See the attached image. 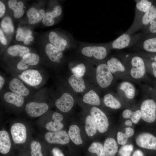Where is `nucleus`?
<instances>
[{
  "label": "nucleus",
  "instance_id": "obj_1",
  "mask_svg": "<svg viewBox=\"0 0 156 156\" xmlns=\"http://www.w3.org/2000/svg\"><path fill=\"white\" fill-rule=\"evenodd\" d=\"M77 47L83 58L98 63L105 60L111 50L108 42L93 44L80 42L78 43Z\"/></svg>",
  "mask_w": 156,
  "mask_h": 156
},
{
  "label": "nucleus",
  "instance_id": "obj_2",
  "mask_svg": "<svg viewBox=\"0 0 156 156\" xmlns=\"http://www.w3.org/2000/svg\"><path fill=\"white\" fill-rule=\"evenodd\" d=\"M8 71L12 76L18 78L30 87L39 88L45 82V77L42 70L30 68L21 71L10 69Z\"/></svg>",
  "mask_w": 156,
  "mask_h": 156
},
{
  "label": "nucleus",
  "instance_id": "obj_3",
  "mask_svg": "<svg viewBox=\"0 0 156 156\" xmlns=\"http://www.w3.org/2000/svg\"><path fill=\"white\" fill-rule=\"evenodd\" d=\"M144 38L142 33L131 35L125 32L108 43L111 49H121L135 46Z\"/></svg>",
  "mask_w": 156,
  "mask_h": 156
},
{
  "label": "nucleus",
  "instance_id": "obj_4",
  "mask_svg": "<svg viewBox=\"0 0 156 156\" xmlns=\"http://www.w3.org/2000/svg\"><path fill=\"white\" fill-rule=\"evenodd\" d=\"M49 37L51 43L62 51L77 47L78 43L71 34L62 36L53 31L50 32Z\"/></svg>",
  "mask_w": 156,
  "mask_h": 156
},
{
  "label": "nucleus",
  "instance_id": "obj_5",
  "mask_svg": "<svg viewBox=\"0 0 156 156\" xmlns=\"http://www.w3.org/2000/svg\"><path fill=\"white\" fill-rule=\"evenodd\" d=\"M99 62L96 68V79L99 86L102 88L109 87L112 83L113 76L106 61Z\"/></svg>",
  "mask_w": 156,
  "mask_h": 156
},
{
  "label": "nucleus",
  "instance_id": "obj_6",
  "mask_svg": "<svg viewBox=\"0 0 156 156\" xmlns=\"http://www.w3.org/2000/svg\"><path fill=\"white\" fill-rule=\"evenodd\" d=\"M126 60L129 64L131 68L130 74L135 79H139L144 75L146 72V62L144 59L138 55L127 56Z\"/></svg>",
  "mask_w": 156,
  "mask_h": 156
},
{
  "label": "nucleus",
  "instance_id": "obj_7",
  "mask_svg": "<svg viewBox=\"0 0 156 156\" xmlns=\"http://www.w3.org/2000/svg\"><path fill=\"white\" fill-rule=\"evenodd\" d=\"M8 90L19 94L24 97H27L31 94L29 86L20 79L12 76L7 80L6 83Z\"/></svg>",
  "mask_w": 156,
  "mask_h": 156
},
{
  "label": "nucleus",
  "instance_id": "obj_8",
  "mask_svg": "<svg viewBox=\"0 0 156 156\" xmlns=\"http://www.w3.org/2000/svg\"><path fill=\"white\" fill-rule=\"evenodd\" d=\"M141 118L148 123L154 122L156 120V103L153 99L144 101L140 107Z\"/></svg>",
  "mask_w": 156,
  "mask_h": 156
},
{
  "label": "nucleus",
  "instance_id": "obj_9",
  "mask_svg": "<svg viewBox=\"0 0 156 156\" xmlns=\"http://www.w3.org/2000/svg\"><path fill=\"white\" fill-rule=\"evenodd\" d=\"M90 113L95 123L98 131L102 133L106 132L108 129L109 123L105 114L99 108L95 106L91 108Z\"/></svg>",
  "mask_w": 156,
  "mask_h": 156
},
{
  "label": "nucleus",
  "instance_id": "obj_10",
  "mask_svg": "<svg viewBox=\"0 0 156 156\" xmlns=\"http://www.w3.org/2000/svg\"><path fill=\"white\" fill-rule=\"evenodd\" d=\"M40 61L39 55L35 53H27L24 55L17 63L15 67L10 69L21 71L29 69V67L35 66L38 64Z\"/></svg>",
  "mask_w": 156,
  "mask_h": 156
},
{
  "label": "nucleus",
  "instance_id": "obj_11",
  "mask_svg": "<svg viewBox=\"0 0 156 156\" xmlns=\"http://www.w3.org/2000/svg\"><path fill=\"white\" fill-rule=\"evenodd\" d=\"M49 109L48 104L45 102L31 101L25 106L26 112L30 116L36 118L39 117L47 112Z\"/></svg>",
  "mask_w": 156,
  "mask_h": 156
},
{
  "label": "nucleus",
  "instance_id": "obj_12",
  "mask_svg": "<svg viewBox=\"0 0 156 156\" xmlns=\"http://www.w3.org/2000/svg\"><path fill=\"white\" fill-rule=\"evenodd\" d=\"M44 138L47 142L52 144L64 145L70 141L68 134L64 130L47 132L45 134Z\"/></svg>",
  "mask_w": 156,
  "mask_h": 156
},
{
  "label": "nucleus",
  "instance_id": "obj_13",
  "mask_svg": "<svg viewBox=\"0 0 156 156\" xmlns=\"http://www.w3.org/2000/svg\"><path fill=\"white\" fill-rule=\"evenodd\" d=\"M135 8L133 21L130 27L127 30L132 29L142 17L146 12L152 4V2L148 0H135Z\"/></svg>",
  "mask_w": 156,
  "mask_h": 156
},
{
  "label": "nucleus",
  "instance_id": "obj_14",
  "mask_svg": "<svg viewBox=\"0 0 156 156\" xmlns=\"http://www.w3.org/2000/svg\"><path fill=\"white\" fill-rule=\"evenodd\" d=\"M10 132L12 140L16 143L22 144L26 142L27 129L23 123L17 122L14 124L11 127Z\"/></svg>",
  "mask_w": 156,
  "mask_h": 156
},
{
  "label": "nucleus",
  "instance_id": "obj_15",
  "mask_svg": "<svg viewBox=\"0 0 156 156\" xmlns=\"http://www.w3.org/2000/svg\"><path fill=\"white\" fill-rule=\"evenodd\" d=\"M156 13V6L152 4L135 26L131 29L127 30L125 32L131 35L138 31L142 29L149 24Z\"/></svg>",
  "mask_w": 156,
  "mask_h": 156
},
{
  "label": "nucleus",
  "instance_id": "obj_16",
  "mask_svg": "<svg viewBox=\"0 0 156 156\" xmlns=\"http://www.w3.org/2000/svg\"><path fill=\"white\" fill-rule=\"evenodd\" d=\"M135 141L140 147L156 150V137L151 133L146 132L140 133L137 137Z\"/></svg>",
  "mask_w": 156,
  "mask_h": 156
},
{
  "label": "nucleus",
  "instance_id": "obj_17",
  "mask_svg": "<svg viewBox=\"0 0 156 156\" xmlns=\"http://www.w3.org/2000/svg\"><path fill=\"white\" fill-rule=\"evenodd\" d=\"M74 100L72 96L69 93H63L55 101L56 107L61 112L67 113L70 111L73 106Z\"/></svg>",
  "mask_w": 156,
  "mask_h": 156
},
{
  "label": "nucleus",
  "instance_id": "obj_18",
  "mask_svg": "<svg viewBox=\"0 0 156 156\" xmlns=\"http://www.w3.org/2000/svg\"><path fill=\"white\" fill-rule=\"evenodd\" d=\"M1 92L3 99L6 103L18 107L22 106L24 104L25 97L23 96L9 90Z\"/></svg>",
  "mask_w": 156,
  "mask_h": 156
},
{
  "label": "nucleus",
  "instance_id": "obj_19",
  "mask_svg": "<svg viewBox=\"0 0 156 156\" xmlns=\"http://www.w3.org/2000/svg\"><path fill=\"white\" fill-rule=\"evenodd\" d=\"M45 49L46 54L51 61L55 64L62 62L64 57L62 51L50 43L46 45Z\"/></svg>",
  "mask_w": 156,
  "mask_h": 156
},
{
  "label": "nucleus",
  "instance_id": "obj_20",
  "mask_svg": "<svg viewBox=\"0 0 156 156\" xmlns=\"http://www.w3.org/2000/svg\"><path fill=\"white\" fill-rule=\"evenodd\" d=\"M62 12V8L60 5L55 6L51 11L44 14L43 18V23L47 26L53 25L55 23V19L61 15Z\"/></svg>",
  "mask_w": 156,
  "mask_h": 156
},
{
  "label": "nucleus",
  "instance_id": "obj_21",
  "mask_svg": "<svg viewBox=\"0 0 156 156\" xmlns=\"http://www.w3.org/2000/svg\"><path fill=\"white\" fill-rule=\"evenodd\" d=\"M52 118L53 121L47 123L45 125L46 129L52 132L61 130L64 127L63 124L61 122L63 119V115L58 112H55L52 115Z\"/></svg>",
  "mask_w": 156,
  "mask_h": 156
},
{
  "label": "nucleus",
  "instance_id": "obj_22",
  "mask_svg": "<svg viewBox=\"0 0 156 156\" xmlns=\"http://www.w3.org/2000/svg\"><path fill=\"white\" fill-rule=\"evenodd\" d=\"M68 81L72 89L77 93H82L86 89L85 81L79 75L73 74L69 77Z\"/></svg>",
  "mask_w": 156,
  "mask_h": 156
},
{
  "label": "nucleus",
  "instance_id": "obj_23",
  "mask_svg": "<svg viewBox=\"0 0 156 156\" xmlns=\"http://www.w3.org/2000/svg\"><path fill=\"white\" fill-rule=\"evenodd\" d=\"M135 47L148 52H156V37L143 39L136 44Z\"/></svg>",
  "mask_w": 156,
  "mask_h": 156
},
{
  "label": "nucleus",
  "instance_id": "obj_24",
  "mask_svg": "<svg viewBox=\"0 0 156 156\" xmlns=\"http://www.w3.org/2000/svg\"><path fill=\"white\" fill-rule=\"evenodd\" d=\"M106 63L112 73L123 72L125 70V68L122 62L118 57L112 56L107 59Z\"/></svg>",
  "mask_w": 156,
  "mask_h": 156
},
{
  "label": "nucleus",
  "instance_id": "obj_25",
  "mask_svg": "<svg viewBox=\"0 0 156 156\" xmlns=\"http://www.w3.org/2000/svg\"><path fill=\"white\" fill-rule=\"evenodd\" d=\"M11 143L8 132L5 130L0 131V152L5 154L9 152L11 149Z\"/></svg>",
  "mask_w": 156,
  "mask_h": 156
},
{
  "label": "nucleus",
  "instance_id": "obj_26",
  "mask_svg": "<svg viewBox=\"0 0 156 156\" xmlns=\"http://www.w3.org/2000/svg\"><path fill=\"white\" fill-rule=\"evenodd\" d=\"M44 13L43 9L38 10L34 8H30L27 12L29 23L31 24L38 23L43 18Z\"/></svg>",
  "mask_w": 156,
  "mask_h": 156
},
{
  "label": "nucleus",
  "instance_id": "obj_27",
  "mask_svg": "<svg viewBox=\"0 0 156 156\" xmlns=\"http://www.w3.org/2000/svg\"><path fill=\"white\" fill-rule=\"evenodd\" d=\"M30 52L27 47L16 45L9 47L7 50L8 54L13 57H20L21 58L26 54Z\"/></svg>",
  "mask_w": 156,
  "mask_h": 156
},
{
  "label": "nucleus",
  "instance_id": "obj_28",
  "mask_svg": "<svg viewBox=\"0 0 156 156\" xmlns=\"http://www.w3.org/2000/svg\"><path fill=\"white\" fill-rule=\"evenodd\" d=\"M103 147L105 156H114L118 149L116 141L112 138H108L106 139Z\"/></svg>",
  "mask_w": 156,
  "mask_h": 156
},
{
  "label": "nucleus",
  "instance_id": "obj_29",
  "mask_svg": "<svg viewBox=\"0 0 156 156\" xmlns=\"http://www.w3.org/2000/svg\"><path fill=\"white\" fill-rule=\"evenodd\" d=\"M83 101L84 103L91 105L97 106L101 104L99 96L92 90H90L84 94Z\"/></svg>",
  "mask_w": 156,
  "mask_h": 156
},
{
  "label": "nucleus",
  "instance_id": "obj_30",
  "mask_svg": "<svg viewBox=\"0 0 156 156\" xmlns=\"http://www.w3.org/2000/svg\"><path fill=\"white\" fill-rule=\"evenodd\" d=\"M8 5L13 10L14 16L15 18H19L24 14V4L22 1H19L17 2L16 0H10L8 2Z\"/></svg>",
  "mask_w": 156,
  "mask_h": 156
},
{
  "label": "nucleus",
  "instance_id": "obj_31",
  "mask_svg": "<svg viewBox=\"0 0 156 156\" xmlns=\"http://www.w3.org/2000/svg\"><path fill=\"white\" fill-rule=\"evenodd\" d=\"M68 134L70 139L75 144L79 145L82 144L80 129L77 125H71L69 127Z\"/></svg>",
  "mask_w": 156,
  "mask_h": 156
},
{
  "label": "nucleus",
  "instance_id": "obj_32",
  "mask_svg": "<svg viewBox=\"0 0 156 156\" xmlns=\"http://www.w3.org/2000/svg\"><path fill=\"white\" fill-rule=\"evenodd\" d=\"M31 32L29 30L25 31L20 28L17 29L16 39L17 41H23L25 44H28L30 41L34 40L33 37L31 35Z\"/></svg>",
  "mask_w": 156,
  "mask_h": 156
},
{
  "label": "nucleus",
  "instance_id": "obj_33",
  "mask_svg": "<svg viewBox=\"0 0 156 156\" xmlns=\"http://www.w3.org/2000/svg\"><path fill=\"white\" fill-rule=\"evenodd\" d=\"M119 88L124 92L125 96L128 99H131L134 98L135 90L134 86L130 82L127 81L122 82L120 85Z\"/></svg>",
  "mask_w": 156,
  "mask_h": 156
},
{
  "label": "nucleus",
  "instance_id": "obj_34",
  "mask_svg": "<svg viewBox=\"0 0 156 156\" xmlns=\"http://www.w3.org/2000/svg\"><path fill=\"white\" fill-rule=\"evenodd\" d=\"M103 101L106 106L113 109H118L121 106L120 101L111 94L108 93L105 95Z\"/></svg>",
  "mask_w": 156,
  "mask_h": 156
},
{
  "label": "nucleus",
  "instance_id": "obj_35",
  "mask_svg": "<svg viewBox=\"0 0 156 156\" xmlns=\"http://www.w3.org/2000/svg\"><path fill=\"white\" fill-rule=\"evenodd\" d=\"M85 130L88 135L93 136L97 132V127L94 120L91 115L87 116L85 119Z\"/></svg>",
  "mask_w": 156,
  "mask_h": 156
},
{
  "label": "nucleus",
  "instance_id": "obj_36",
  "mask_svg": "<svg viewBox=\"0 0 156 156\" xmlns=\"http://www.w3.org/2000/svg\"><path fill=\"white\" fill-rule=\"evenodd\" d=\"M89 152L95 153L97 156H105L103 146L98 142H93L88 148Z\"/></svg>",
  "mask_w": 156,
  "mask_h": 156
},
{
  "label": "nucleus",
  "instance_id": "obj_37",
  "mask_svg": "<svg viewBox=\"0 0 156 156\" xmlns=\"http://www.w3.org/2000/svg\"><path fill=\"white\" fill-rule=\"evenodd\" d=\"M86 63L80 62L75 63L71 68L73 74L79 75L81 77L83 76L86 72Z\"/></svg>",
  "mask_w": 156,
  "mask_h": 156
},
{
  "label": "nucleus",
  "instance_id": "obj_38",
  "mask_svg": "<svg viewBox=\"0 0 156 156\" xmlns=\"http://www.w3.org/2000/svg\"><path fill=\"white\" fill-rule=\"evenodd\" d=\"M1 26L3 30L7 34H10L13 32L14 27L11 18L9 17L4 18L1 21Z\"/></svg>",
  "mask_w": 156,
  "mask_h": 156
},
{
  "label": "nucleus",
  "instance_id": "obj_39",
  "mask_svg": "<svg viewBox=\"0 0 156 156\" xmlns=\"http://www.w3.org/2000/svg\"><path fill=\"white\" fill-rule=\"evenodd\" d=\"M142 33L144 35L149 32L152 34L156 33V13L149 24L142 29Z\"/></svg>",
  "mask_w": 156,
  "mask_h": 156
},
{
  "label": "nucleus",
  "instance_id": "obj_40",
  "mask_svg": "<svg viewBox=\"0 0 156 156\" xmlns=\"http://www.w3.org/2000/svg\"><path fill=\"white\" fill-rule=\"evenodd\" d=\"M30 148L31 156H43L41 151V145L38 142L35 140L32 141Z\"/></svg>",
  "mask_w": 156,
  "mask_h": 156
},
{
  "label": "nucleus",
  "instance_id": "obj_41",
  "mask_svg": "<svg viewBox=\"0 0 156 156\" xmlns=\"http://www.w3.org/2000/svg\"><path fill=\"white\" fill-rule=\"evenodd\" d=\"M133 150L132 144L125 145L120 148L119 153L120 156H130Z\"/></svg>",
  "mask_w": 156,
  "mask_h": 156
},
{
  "label": "nucleus",
  "instance_id": "obj_42",
  "mask_svg": "<svg viewBox=\"0 0 156 156\" xmlns=\"http://www.w3.org/2000/svg\"><path fill=\"white\" fill-rule=\"evenodd\" d=\"M129 137L125 133L121 132H118L117 134V140L119 144L124 145L127 143Z\"/></svg>",
  "mask_w": 156,
  "mask_h": 156
},
{
  "label": "nucleus",
  "instance_id": "obj_43",
  "mask_svg": "<svg viewBox=\"0 0 156 156\" xmlns=\"http://www.w3.org/2000/svg\"><path fill=\"white\" fill-rule=\"evenodd\" d=\"M141 118V113L140 110H138L135 112H133L130 118L132 122L134 124H136Z\"/></svg>",
  "mask_w": 156,
  "mask_h": 156
},
{
  "label": "nucleus",
  "instance_id": "obj_44",
  "mask_svg": "<svg viewBox=\"0 0 156 156\" xmlns=\"http://www.w3.org/2000/svg\"><path fill=\"white\" fill-rule=\"evenodd\" d=\"M52 152L53 156H65L61 150L58 148H53Z\"/></svg>",
  "mask_w": 156,
  "mask_h": 156
},
{
  "label": "nucleus",
  "instance_id": "obj_45",
  "mask_svg": "<svg viewBox=\"0 0 156 156\" xmlns=\"http://www.w3.org/2000/svg\"><path fill=\"white\" fill-rule=\"evenodd\" d=\"M0 41L3 45H6L7 43V40L4 35L3 32L0 29Z\"/></svg>",
  "mask_w": 156,
  "mask_h": 156
},
{
  "label": "nucleus",
  "instance_id": "obj_46",
  "mask_svg": "<svg viewBox=\"0 0 156 156\" xmlns=\"http://www.w3.org/2000/svg\"><path fill=\"white\" fill-rule=\"evenodd\" d=\"M132 112L131 110L128 109L124 110L122 114L123 117L126 119L130 118Z\"/></svg>",
  "mask_w": 156,
  "mask_h": 156
},
{
  "label": "nucleus",
  "instance_id": "obj_47",
  "mask_svg": "<svg viewBox=\"0 0 156 156\" xmlns=\"http://www.w3.org/2000/svg\"><path fill=\"white\" fill-rule=\"evenodd\" d=\"M6 83V79L2 75H0V90L1 92L2 91Z\"/></svg>",
  "mask_w": 156,
  "mask_h": 156
},
{
  "label": "nucleus",
  "instance_id": "obj_48",
  "mask_svg": "<svg viewBox=\"0 0 156 156\" xmlns=\"http://www.w3.org/2000/svg\"><path fill=\"white\" fill-rule=\"evenodd\" d=\"M125 133L129 138L132 136L134 134V130L133 128L128 127L125 128Z\"/></svg>",
  "mask_w": 156,
  "mask_h": 156
},
{
  "label": "nucleus",
  "instance_id": "obj_49",
  "mask_svg": "<svg viewBox=\"0 0 156 156\" xmlns=\"http://www.w3.org/2000/svg\"><path fill=\"white\" fill-rule=\"evenodd\" d=\"M5 10V8L4 4L1 1H0V17L3 16Z\"/></svg>",
  "mask_w": 156,
  "mask_h": 156
},
{
  "label": "nucleus",
  "instance_id": "obj_50",
  "mask_svg": "<svg viewBox=\"0 0 156 156\" xmlns=\"http://www.w3.org/2000/svg\"><path fill=\"white\" fill-rule=\"evenodd\" d=\"M153 74L155 77L156 78V62H152L151 63Z\"/></svg>",
  "mask_w": 156,
  "mask_h": 156
},
{
  "label": "nucleus",
  "instance_id": "obj_51",
  "mask_svg": "<svg viewBox=\"0 0 156 156\" xmlns=\"http://www.w3.org/2000/svg\"><path fill=\"white\" fill-rule=\"evenodd\" d=\"M132 156H144V155L142 151L140 150H137L134 152Z\"/></svg>",
  "mask_w": 156,
  "mask_h": 156
},
{
  "label": "nucleus",
  "instance_id": "obj_52",
  "mask_svg": "<svg viewBox=\"0 0 156 156\" xmlns=\"http://www.w3.org/2000/svg\"><path fill=\"white\" fill-rule=\"evenodd\" d=\"M125 124L126 125L129 126H131L132 125V122L129 120H126L125 122Z\"/></svg>",
  "mask_w": 156,
  "mask_h": 156
},
{
  "label": "nucleus",
  "instance_id": "obj_53",
  "mask_svg": "<svg viewBox=\"0 0 156 156\" xmlns=\"http://www.w3.org/2000/svg\"><path fill=\"white\" fill-rule=\"evenodd\" d=\"M152 59L153 60L155 61L156 62V55L152 58Z\"/></svg>",
  "mask_w": 156,
  "mask_h": 156
}]
</instances>
